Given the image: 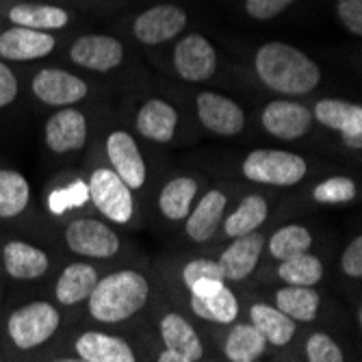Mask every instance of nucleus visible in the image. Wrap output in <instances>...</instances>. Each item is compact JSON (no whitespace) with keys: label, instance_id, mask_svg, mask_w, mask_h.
<instances>
[{"label":"nucleus","instance_id":"obj_17","mask_svg":"<svg viewBox=\"0 0 362 362\" xmlns=\"http://www.w3.org/2000/svg\"><path fill=\"white\" fill-rule=\"evenodd\" d=\"M87 141V119L81 111L68 107L57 111L46 124V146L54 154L81 150Z\"/></svg>","mask_w":362,"mask_h":362},{"label":"nucleus","instance_id":"obj_8","mask_svg":"<svg viewBox=\"0 0 362 362\" xmlns=\"http://www.w3.org/2000/svg\"><path fill=\"white\" fill-rule=\"evenodd\" d=\"M197 117L206 130L221 137H235L245 126L243 109L228 95L204 91L197 95Z\"/></svg>","mask_w":362,"mask_h":362},{"label":"nucleus","instance_id":"obj_25","mask_svg":"<svg viewBox=\"0 0 362 362\" xmlns=\"http://www.w3.org/2000/svg\"><path fill=\"white\" fill-rule=\"evenodd\" d=\"M250 319L252 325L262 334V339L276 347L288 345L295 332H298V323L286 317L282 310L267 304H254L250 310Z\"/></svg>","mask_w":362,"mask_h":362},{"label":"nucleus","instance_id":"obj_2","mask_svg":"<svg viewBox=\"0 0 362 362\" xmlns=\"http://www.w3.org/2000/svg\"><path fill=\"white\" fill-rule=\"evenodd\" d=\"M150 295L148 280L133 269L115 272L98 280L89 295V313L95 321L119 323L137 315Z\"/></svg>","mask_w":362,"mask_h":362},{"label":"nucleus","instance_id":"obj_42","mask_svg":"<svg viewBox=\"0 0 362 362\" xmlns=\"http://www.w3.org/2000/svg\"><path fill=\"white\" fill-rule=\"evenodd\" d=\"M52 362H87L83 358H59V360H52Z\"/></svg>","mask_w":362,"mask_h":362},{"label":"nucleus","instance_id":"obj_38","mask_svg":"<svg viewBox=\"0 0 362 362\" xmlns=\"http://www.w3.org/2000/svg\"><path fill=\"white\" fill-rule=\"evenodd\" d=\"M337 11L349 33L362 35V0H339Z\"/></svg>","mask_w":362,"mask_h":362},{"label":"nucleus","instance_id":"obj_26","mask_svg":"<svg viewBox=\"0 0 362 362\" xmlns=\"http://www.w3.org/2000/svg\"><path fill=\"white\" fill-rule=\"evenodd\" d=\"M191 310L213 323H233L239 315V302L223 282L206 295H191Z\"/></svg>","mask_w":362,"mask_h":362},{"label":"nucleus","instance_id":"obj_16","mask_svg":"<svg viewBox=\"0 0 362 362\" xmlns=\"http://www.w3.org/2000/svg\"><path fill=\"white\" fill-rule=\"evenodd\" d=\"M57 42L50 33L11 26L0 33V59L3 61H33L48 57Z\"/></svg>","mask_w":362,"mask_h":362},{"label":"nucleus","instance_id":"obj_4","mask_svg":"<svg viewBox=\"0 0 362 362\" xmlns=\"http://www.w3.org/2000/svg\"><path fill=\"white\" fill-rule=\"evenodd\" d=\"M308 172L306 160L284 150H254L243 160V176L272 187H293Z\"/></svg>","mask_w":362,"mask_h":362},{"label":"nucleus","instance_id":"obj_41","mask_svg":"<svg viewBox=\"0 0 362 362\" xmlns=\"http://www.w3.org/2000/svg\"><path fill=\"white\" fill-rule=\"evenodd\" d=\"M158 362H193V360H189V358H185V356L176 354V351L165 349V351H163V354L158 356Z\"/></svg>","mask_w":362,"mask_h":362},{"label":"nucleus","instance_id":"obj_30","mask_svg":"<svg viewBox=\"0 0 362 362\" xmlns=\"http://www.w3.org/2000/svg\"><path fill=\"white\" fill-rule=\"evenodd\" d=\"M265 219H267V202L262 200L260 195H247L241 200L237 211L226 219L223 230L228 237L237 239V237L256 233V230L265 223Z\"/></svg>","mask_w":362,"mask_h":362},{"label":"nucleus","instance_id":"obj_33","mask_svg":"<svg viewBox=\"0 0 362 362\" xmlns=\"http://www.w3.org/2000/svg\"><path fill=\"white\" fill-rule=\"evenodd\" d=\"M313 245L310 230L300 223H288L272 235L269 239V254L278 260H286L291 256H298L308 252Z\"/></svg>","mask_w":362,"mask_h":362},{"label":"nucleus","instance_id":"obj_7","mask_svg":"<svg viewBox=\"0 0 362 362\" xmlns=\"http://www.w3.org/2000/svg\"><path fill=\"white\" fill-rule=\"evenodd\" d=\"M65 243L81 256L111 258L119 250V237L98 219H76L65 228Z\"/></svg>","mask_w":362,"mask_h":362},{"label":"nucleus","instance_id":"obj_36","mask_svg":"<svg viewBox=\"0 0 362 362\" xmlns=\"http://www.w3.org/2000/svg\"><path fill=\"white\" fill-rule=\"evenodd\" d=\"M202 280H219V282H226L217 260L195 258V260L187 262L185 269H182V282L187 284V288H191L195 282H202Z\"/></svg>","mask_w":362,"mask_h":362},{"label":"nucleus","instance_id":"obj_22","mask_svg":"<svg viewBox=\"0 0 362 362\" xmlns=\"http://www.w3.org/2000/svg\"><path fill=\"white\" fill-rule=\"evenodd\" d=\"M76 354L87 362H137L130 345L111 334L85 332L76 341Z\"/></svg>","mask_w":362,"mask_h":362},{"label":"nucleus","instance_id":"obj_13","mask_svg":"<svg viewBox=\"0 0 362 362\" xmlns=\"http://www.w3.org/2000/svg\"><path fill=\"white\" fill-rule=\"evenodd\" d=\"M70 59L93 72H111L124 61V46L111 35H83L72 44Z\"/></svg>","mask_w":362,"mask_h":362},{"label":"nucleus","instance_id":"obj_5","mask_svg":"<svg viewBox=\"0 0 362 362\" xmlns=\"http://www.w3.org/2000/svg\"><path fill=\"white\" fill-rule=\"evenodd\" d=\"M89 197L107 219L115 223L130 221L135 213L133 193L122 182V178L107 168L95 170L89 178Z\"/></svg>","mask_w":362,"mask_h":362},{"label":"nucleus","instance_id":"obj_29","mask_svg":"<svg viewBox=\"0 0 362 362\" xmlns=\"http://www.w3.org/2000/svg\"><path fill=\"white\" fill-rule=\"evenodd\" d=\"M319 302V293L310 286H284L276 293L278 310H282L293 321H315Z\"/></svg>","mask_w":362,"mask_h":362},{"label":"nucleus","instance_id":"obj_1","mask_svg":"<svg viewBox=\"0 0 362 362\" xmlns=\"http://www.w3.org/2000/svg\"><path fill=\"white\" fill-rule=\"evenodd\" d=\"M254 65L262 83L286 95L310 93L321 81L319 65L302 50L282 42H269L258 48Z\"/></svg>","mask_w":362,"mask_h":362},{"label":"nucleus","instance_id":"obj_9","mask_svg":"<svg viewBox=\"0 0 362 362\" xmlns=\"http://www.w3.org/2000/svg\"><path fill=\"white\" fill-rule=\"evenodd\" d=\"M174 65L180 78L191 83H202L215 74L217 54L206 37L191 33V35L178 42L174 50Z\"/></svg>","mask_w":362,"mask_h":362},{"label":"nucleus","instance_id":"obj_19","mask_svg":"<svg viewBox=\"0 0 362 362\" xmlns=\"http://www.w3.org/2000/svg\"><path fill=\"white\" fill-rule=\"evenodd\" d=\"M178 126V113L176 109L165 100H148L139 113H137V130L150 141L168 144L172 141Z\"/></svg>","mask_w":362,"mask_h":362},{"label":"nucleus","instance_id":"obj_34","mask_svg":"<svg viewBox=\"0 0 362 362\" xmlns=\"http://www.w3.org/2000/svg\"><path fill=\"white\" fill-rule=\"evenodd\" d=\"M315 202L321 204H345L356 197V182L347 176H334L319 182L313 191Z\"/></svg>","mask_w":362,"mask_h":362},{"label":"nucleus","instance_id":"obj_15","mask_svg":"<svg viewBox=\"0 0 362 362\" xmlns=\"http://www.w3.org/2000/svg\"><path fill=\"white\" fill-rule=\"evenodd\" d=\"M107 152L113 172L128 189H141L146 182V163L135 139L124 130H115L107 139Z\"/></svg>","mask_w":362,"mask_h":362},{"label":"nucleus","instance_id":"obj_24","mask_svg":"<svg viewBox=\"0 0 362 362\" xmlns=\"http://www.w3.org/2000/svg\"><path fill=\"white\" fill-rule=\"evenodd\" d=\"M160 337L163 343H165V349L176 351L193 362H197L204 356V347L202 341L197 337V332L191 327V323L176 313H170L163 317L160 321Z\"/></svg>","mask_w":362,"mask_h":362},{"label":"nucleus","instance_id":"obj_32","mask_svg":"<svg viewBox=\"0 0 362 362\" xmlns=\"http://www.w3.org/2000/svg\"><path fill=\"white\" fill-rule=\"evenodd\" d=\"M278 276L288 286H315L323 278V265L317 256L304 252L286 260H280Z\"/></svg>","mask_w":362,"mask_h":362},{"label":"nucleus","instance_id":"obj_6","mask_svg":"<svg viewBox=\"0 0 362 362\" xmlns=\"http://www.w3.org/2000/svg\"><path fill=\"white\" fill-rule=\"evenodd\" d=\"M33 95L48 107L68 109L74 103H81L89 93V87L76 74H70L59 68H44L30 78Z\"/></svg>","mask_w":362,"mask_h":362},{"label":"nucleus","instance_id":"obj_21","mask_svg":"<svg viewBox=\"0 0 362 362\" xmlns=\"http://www.w3.org/2000/svg\"><path fill=\"white\" fill-rule=\"evenodd\" d=\"M7 20L13 26L33 28V30H59L65 28L70 22V16L65 9L54 5H42V3H18L7 9Z\"/></svg>","mask_w":362,"mask_h":362},{"label":"nucleus","instance_id":"obj_11","mask_svg":"<svg viewBox=\"0 0 362 362\" xmlns=\"http://www.w3.org/2000/svg\"><path fill=\"white\" fill-rule=\"evenodd\" d=\"M0 260H3V272L18 282H30L46 276L50 267L48 254L22 239H9L0 247Z\"/></svg>","mask_w":362,"mask_h":362},{"label":"nucleus","instance_id":"obj_31","mask_svg":"<svg viewBox=\"0 0 362 362\" xmlns=\"http://www.w3.org/2000/svg\"><path fill=\"white\" fill-rule=\"evenodd\" d=\"M197 193V185L193 178H174L163 187L158 195V206L168 219L180 221L191 213L193 197Z\"/></svg>","mask_w":362,"mask_h":362},{"label":"nucleus","instance_id":"obj_14","mask_svg":"<svg viewBox=\"0 0 362 362\" xmlns=\"http://www.w3.org/2000/svg\"><path fill=\"white\" fill-rule=\"evenodd\" d=\"M313 117H317L323 126L339 130L343 141L351 150L362 148V107L345 100H319Z\"/></svg>","mask_w":362,"mask_h":362},{"label":"nucleus","instance_id":"obj_20","mask_svg":"<svg viewBox=\"0 0 362 362\" xmlns=\"http://www.w3.org/2000/svg\"><path fill=\"white\" fill-rule=\"evenodd\" d=\"M226 195L217 189L209 191L197 206L193 209V213L187 215V235L189 239H193L195 243H204L209 241L221 223L223 211H226Z\"/></svg>","mask_w":362,"mask_h":362},{"label":"nucleus","instance_id":"obj_28","mask_svg":"<svg viewBox=\"0 0 362 362\" xmlns=\"http://www.w3.org/2000/svg\"><path fill=\"white\" fill-rule=\"evenodd\" d=\"M267 349V341L252 323H241L230 330L223 354L230 362H256Z\"/></svg>","mask_w":362,"mask_h":362},{"label":"nucleus","instance_id":"obj_3","mask_svg":"<svg viewBox=\"0 0 362 362\" xmlns=\"http://www.w3.org/2000/svg\"><path fill=\"white\" fill-rule=\"evenodd\" d=\"M61 315L48 302H28L5 321V334L18 351H33L48 343L59 330Z\"/></svg>","mask_w":362,"mask_h":362},{"label":"nucleus","instance_id":"obj_37","mask_svg":"<svg viewBox=\"0 0 362 362\" xmlns=\"http://www.w3.org/2000/svg\"><path fill=\"white\" fill-rule=\"evenodd\" d=\"M293 3L295 0H245V13L254 20H272Z\"/></svg>","mask_w":362,"mask_h":362},{"label":"nucleus","instance_id":"obj_35","mask_svg":"<svg viewBox=\"0 0 362 362\" xmlns=\"http://www.w3.org/2000/svg\"><path fill=\"white\" fill-rule=\"evenodd\" d=\"M306 358L308 362H345L341 347L332 337L323 332H315L306 341Z\"/></svg>","mask_w":362,"mask_h":362},{"label":"nucleus","instance_id":"obj_10","mask_svg":"<svg viewBox=\"0 0 362 362\" xmlns=\"http://www.w3.org/2000/svg\"><path fill=\"white\" fill-rule=\"evenodd\" d=\"M313 111L293 100H274L265 107L260 122L272 137L293 141L304 137L313 126Z\"/></svg>","mask_w":362,"mask_h":362},{"label":"nucleus","instance_id":"obj_27","mask_svg":"<svg viewBox=\"0 0 362 362\" xmlns=\"http://www.w3.org/2000/svg\"><path fill=\"white\" fill-rule=\"evenodd\" d=\"M30 204V185L16 172L0 168V221L20 217Z\"/></svg>","mask_w":362,"mask_h":362},{"label":"nucleus","instance_id":"obj_18","mask_svg":"<svg viewBox=\"0 0 362 362\" xmlns=\"http://www.w3.org/2000/svg\"><path fill=\"white\" fill-rule=\"evenodd\" d=\"M262 254V235L250 233L243 237H237L223 252L219 262V269L223 274V280L241 282L245 280L258 265V258Z\"/></svg>","mask_w":362,"mask_h":362},{"label":"nucleus","instance_id":"obj_43","mask_svg":"<svg viewBox=\"0 0 362 362\" xmlns=\"http://www.w3.org/2000/svg\"><path fill=\"white\" fill-rule=\"evenodd\" d=\"M0 362H5V360H3V358H0Z\"/></svg>","mask_w":362,"mask_h":362},{"label":"nucleus","instance_id":"obj_12","mask_svg":"<svg viewBox=\"0 0 362 362\" xmlns=\"http://www.w3.org/2000/svg\"><path fill=\"white\" fill-rule=\"evenodd\" d=\"M187 26V13L176 5H156L144 11L133 26L135 37L141 44L154 46L174 40Z\"/></svg>","mask_w":362,"mask_h":362},{"label":"nucleus","instance_id":"obj_40","mask_svg":"<svg viewBox=\"0 0 362 362\" xmlns=\"http://www.w3.org/2000/svg\"><path fill=\"white\" fill-rule=\"evenodd\" d=\"M341 267L349 278L362 276V237H356L343 252Z\"/></svg>","mask_w":362,"mask_h":362},{"label":"nucleus","instance_id":"obj_23","mask_svg":"<svg viewBox=\"0 0 362 362\" xmlns=\"http://www.w3.org/2000/svg\"><path fill=\"white\" fill-rule=\"evenodd\" d=\"M98 284V272L87 265V262H72L68 265L59 280H57V302L63 306H74L83 300H89V295L93 291V286Z\"/></svg>","mask_w":362,"mask_h":362},{"label":"nucleus","instance_id":"obj_39","mask_svg":"<svg viewBox=\"0 0 362 362\" xmlns=\"http://www.w3.org/2000/svg\"><path fill=\"white\" fill-rule=\"evenodd\" d=\"M18 93H20V83L16 72L9 68L7 61L0 59V109L16 103Z\"/></svg>","mask_w":362,"mask_h":362}]
</instances>
